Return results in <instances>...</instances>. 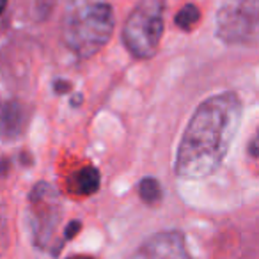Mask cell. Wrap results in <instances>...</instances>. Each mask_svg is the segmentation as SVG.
Wrapping results in <instances>:
<instances>
[{
	"instance_id": "obj_11",
	"label": "cell",
	"mask_w": 259,
	"mask_h": 259,
	"mask_svg": "<svg viewBox=\"0 0 259 259\" xmlns=\"http://www.w3.org/2000/svg\"><path fill=\"white\" fill-rule=\"evenodd\" d=\"M9 231H8V219H6L4 209L0 208V252L8 247V238H9Z\"/></svg>"
},
{
	"instance_id": "obj_1",
	"label": "cell",
	"mask_w": 259,
	"mask_h": 259,
	"mask_svg": "<svg viewBox=\"0 0 259 259\" xmlns=\"http://www.w3.org/2000/svg\"><path fill=\"white\" fill-rule=\"evenodd\" d=\"M241 112L240 98L231 91L209 96L195 108L178 146V178L199 181L222 165L240 128Z\"/></svg>"
},
{
	"instance_id": "obj_2",
	"label": "cell",
	"mask_w": 259,
	"mask_h": 259,
	"mask_svg": "<svg viewBox=\"0 0 259 259\" xmlns=\"http://www.w3.org/2000/svg\"><path fill=\"white\" fill-rule=\"evenodd\" d=\"M114 25V11L107 2H87L66 16L62 39L76 57L89 59L110 41Z\"/></svg>"
},
{
	"instance_id": "obj_13",
	"label": "cell",
	"mask_w": 259,
	"mask_h": 259,
	"mask_svg": "<svg viewBox=\"0 0 259 259\" xmlns=\"http://www.w3.org/2000/svg\"><path fill=\"white\" fill-rule=\"evenodd\" d=\"M55 89H57V93H66V89H69V83L68 82L55 83Z\"/></svg>"
},
{
	"instance_id": "obj_6",
	"label": "cell",
	"mask_w": 259,
	"mask_h": 259,
	"mask_svg": "<svg viewBox=\"0 0 259 259\" xmlns=\"http://www.w3.org/2000/svg\"><path fill=\"white\" fill-rule=\"evenodd\" d=\"M135 259H192L185 236L180 231H162L153 234L139 250Z\"/></svg>"
},
{
	"instance_id": "obj_10",
	"label": "cell",
	"mask_w": 259,
	"mask_h": 259,
	"mask_svg": "<svg viewBox=\"0 0 259 259\" xmlns=\"http://www.w3.org/2000/svg\"><path fill=\"white\" fill-rule=\"evenodd\" d=\"M139 194L141 199L148 204H155L162 197V187H160V181L156 178H144V180L139 183Z\"/></svg>"
},
{
	"instance_id": "obj_4",
	"label": "cell",
	"mask_w": 259,
	"mask_h": 259,
	"mask_svg": "<svg viewBox=\"0 0 259 259\" xmlns=\"http://www.w3.org/2000/svg\"><path fill=\"white\" fill-rule=\"evenodd\" d=\"M259 0H226L217 13V37L226 45L254 47Z\"/></svg>"
},
{
	"instance_id": "obj_7",
	"label": "cell",
	"mask_w": 259,
	"mask_h": 259,
	"mask_svg": "<svg viewBox=\"0 0 259 259\" xmlns=\"http://www.w3.org/2000/svg\"><path fill=\"white\" fill-rule=\"evenodd\" d=\"M29 114L20 101H0V141H16L25 132Z\"/></svg>"
},
{
	"instance_id": "obj_9",
	"label": "cell",
	"mask_w": 259,
	"mask_h": 259,
	"mask_svg": "<svg viewBox=\"0 0 259 259\" xmlns=\"http://www.w3.org/2000/svg\"><path fill=\"white\" fill-rule=\"evenodd\" d=\"M199 20H201V11H199L197 6L187 4L180 9V13L176 15L174 22H176V25L180 27L181 30H192L199 23Z\"/></svg>"
},
{
	"instance_id": "obj_12",
	"label": "cell",
	"mask_w": 259,
	"mask_h": 259,
	"mask_svg": "<svg viewBox=\"0 0 259 259\" xmlns=\"http://www.w3.org/2000/svg\"><path fill=\"white\" fill-rule=\"evenodd\" d=\"M80 227H82V224H80L78 220L69 222L68 227H66V231H64V240H71L73 236H76V233L80 231Z\"/></svg>"
},
{
	"instance_id": "obj_8",
	"label": "cell",
	"mask_w": 259,
	"mask_h": 259,
	"mask_svg": "<svg viewBox=\"0 0 259 259\" xmlns=\"http://www.w3.org/2000/svg\"><path fill=\"white\" fill-rule=\"evenodd\" d=\"M101 185V176L100 170L93 165L82 167L80 170H76L69 180V187L75 194L78 195H93L98 192Z\"/></svg>"
},
{
	"instance_id": "obj_5",
	"label": "cell",
	"mask_w": 259,
	"mask_h": 259,
	"mask_svg": "<svg viewBox=\"0 0 259 259\" xmlns=\"http://www.w3.org/2000/svg\"><path fill=\"white\" fill-rule=\"evenodd\" d=\"M30 206L34 208V241L41 247L52 238L62 213L55 188L48 183H37L30 192Z\"/></svg>"
},
{
	"instance_id": "obj_14",
	"label": "cell",
	"mask_w": 259,
	"mask_h": 259,
	"mask_svg": "<svg viewBox=\"0 0 259 259\" xmlns=\"http://www.w3.org/2000/svg\"><path fill=\"white\" fill-rule=\"evenodd\" d=\"M6 6H8V0H0V15L6 11Z\"/></svg>"
},
{
	"instance_id": "obj_3",
	"label": "cell",
	"mask_w": 259,
	"mask_h": 259,
	"mask_svg": "<svg viewBox=\"0 0 259 259\" xmlns=\"http://www.w3.org/2000/svg\"><path fill=\"white\" fill-rule=\"evenodd\" d=\"M163 0H141L122 27V43L137 59L156 55L163 34Z\"/></svg>"
},
{
	"instance_id": "obj_15",
	"label": "cell",
	"mask_w": 259,
	"mask_h": 259,
	"mask_svg": "<svg viewBox=\"0 0 259 259\" xmlns=\"http://www.w3.org/2000/svg\"><path fill=\"white\" fill-rule=\"evenodd\" d=\"M68 259H93V257H89V255H71Z\"/></svg>"
}]
</instances>
